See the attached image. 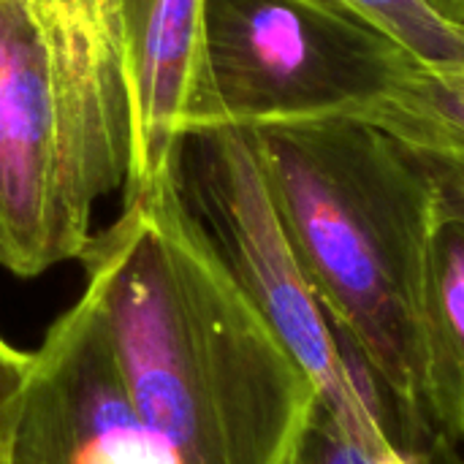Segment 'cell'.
Listing matches in <instances>:
<instances>
[{"mask_svg":"<svg viewBox=\"0 0 464 464\" xmlns=\"http://www.w3.org/2000/svg\"><path fill=\"white\" fill-rule=\"evenodd\" d=\"M79 264V299L160 462L291 464L315 386L242 294L179 182L122 196Z\"/></svg>","mask_w":464,"mask_h":464,"instance_id":"obj_1","label":"cell"},{"mask_svg":"<svg viewBox=\"0 0 464 464\" xmlns=\"http://www.w3.org/2000/svg\"><path fill=\"white\" fill-rule=\"evenodd\" d=\"M285 239L337 332L430 443L424 288L440 204L416 160L362 120L250 130Z\"/></svg>","mask_w":464,"mask_h":464,"instance_id":"obj_2","label":"cell"},{"mask_svg":"<svg viewBox=\"0 0 464 464\" xmlns=\"http://www.w3.org/2000/svg\"><path fill=\"white\" fill-rule=\"evenodd\" d=\"M179 188L242 294L313 381L318 405L389 464L430 462L421 435L307 283L272 204L253 133H193L182 150Z\"/></svg>","mask_w":464,"mask_h":464,"instance_id":"obj_3","label":"cell"},{"mask_svg":"<svg viewBox=\"0 0 464 464\" xmlns=\"http://www.w3.org/2000/svg\"><path fill=\"white\" fill-rule=\"evenodd\" d=\"M416 63L304 0H207L215 128L362 120Z\"/></svg>","mask_w":464,"mask_h":464,"instance_id":"obj_4","label":"cell"},{"mask_svg":"<svg viewBox=\"0 0 464 464\" xmlns=\"http://www.w3.org/2000/svg\"><path fill=\"white\" fill-rule=\"evenodd\" d=\"M54 103V196L63 228L82 256L92 209L122 188L128 95L122 0H30ZM79 261V258H76Z\"/></svg>","mask_w":464,"mask_h":464,"instance_id":"obj_5","label":"cell"},{"mask_svg":"<svg viewBox=\"0 0 464 464\" xmlns=\"http://www.w3.org/2000/svg\"><path fill=\"white\" fill-rule=\"evenodd\" d=\"M8 464H163L84 299H76L30 353Z\"/></svg>","mask_w":464,"mask_h":464,"instance_id":"obj_6","label":"cell"},{"mask_svg":"<svg viewBox=\"0 0 464 464\" xmlns=\"http://www.w3.org/2000/svg\"><path fill=\"white\" fill-rule=\"evenodd\" d=\"M128 158L122 196L179 182L193 133L212 130L207 0H122Z\"/></svg>","mask_w":464,"mask_h":464,"instance_id":"obj_7","label":"cell"},{"mask_svg":"<svg viewBox=\"0 0 464 464\" xmlns=\"http://www.w3.org/2000/svg\"><path fill=\"white\" fill-rule=\"evenodd\" d=\"M54 196V103L30 0H0V266L16 277L76 261Z\"/></svg>","mask_w":464,"mask_h":464,"instance_id":"obj_8","label":"cell"},{"mask_svg":"<svg viewBox=\"0 0 464 464\" xmlns=\"http://www.w3.org/2000/svg\"><path fill=\"white\" fill-rule=\"evenodd\" d=\"M362 122L416 160L438 193L440 220H464V73L411 63Z\"/></svg>","mask_w":464,"mask_h":464,"instance_id":"obj_9","label":"cell"},{"mask_svg":"<svg viewBox=\"0 0 464 464\" xmlns=\"http://www.w3.org/2000/svg\"><path fill=\"white\" fill-rule=\"evenodd\" d=\"M430 416L440 440L464 443V220L435 228L424 288Z\"/></svg>","mask_w":464,"mask_h":464,"instance_id":"obj_10","label":"cell"},{"mask_svg":"<svg viewBox=\"0 0 464 464\" xmlns=\"http://www.w3.org/2000/svg\"><path fill=\"white\" fill-rule=\"evenodd\" d=\"M337 19L381 33L416 63L464 73V24L446 19L427 0H304Z\"/></svg>","mask_w":464,"mask_h":464,"instance_id":"obj_11","label":"cell"},{"mask_svg":"<svg viewBox=\"0 0 464 464\" xmlns=\"http://www.w3.org/2000/svg\"><path fill=\"white\" fill-rule=\"evenodd\" d=\"M291 464H389L353 440L318 402L294 449Z\"/></svg>","mask_w":464,"mask_h":464,"instance_id":"obj_12","label":"cell"},{"mask_svg":"<svg viewBox=\"0 0 464 464\" xmlns=\"http://www.w3.org/2000/svg\"><path fill=\"white\" fill-rule=\"evenodd\" d=\"M27 364H30V353L14 348L0 334V464H8V446H11V432L16 421Z\"/></svg>","mask_w":464,"mask_h":464,"instance_id":"obj_13","label":"cell"},{"mask_svg":"<svg viewBox=\"0 0 464 464\" xmlns=\"http://www.w3.org/2000/svg\"><path fill=\"white\" fill-rule=\"evenodd\" d=\"M438 14H443L451 22L464 24V0H427Z\"/></svg>","mask_w":464,"mask_h":464,"instance_id":"obj_14","label":"cell"}]
</instances>
